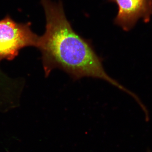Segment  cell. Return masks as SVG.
Listing matches in <instances>:
<instances>
[{
    "mask_svg": "<svg viewBox=\"0 0 152 152\" xmlns=\"http://www.w3.org/2000/svg\"><path fill=\"white\" fill-rule=\"evenodd\" d=\"M31 26V22L15 21L9 15L0 20V62L13 60L26 47L37 48L39 37L33 31Z\"/></svg>",
    "mask_w": 152,
    "mask_h": 152,
    "instance_id": "obj_2",
    "label": "cell"
},
{
    "mask_svg": "<svg viewBox=\"0 0 152 152\" xmlns=\"http://www.w3.org/2000/svg\"></svg>",
    "mask_w": 152,
    "mask_h": 152,
    "instance_id": "obj_4",
    "label": "cell"
},
{
    "mask_svg": "<svg viewBox=\"0 0 152 152\" xmlns=\"http://www.w3.org/2000/svg\"><path fill=\"white\" fill-rule=\"evenodd\" d=\"M116 3L118 11L115 19V24L126 31L135 26L139 19L145 23L151 20L152 15V0H108Z\"/></svg>",
    "mask_w": 152,
    "mask_h": 152,
    "instance_id": "obj_3",
    "label": "cell"
},
{
    "mask_svg": "<svg viewBox=\"0 0 152 152\" xmlns=\"http://www.w3.org/2000/svg\"><path fill=\"white\" fill-rule=\"evenodd\" d=\"M45 14V31L37 48L42 54L45 75L59 69L75 80L92 77L103 80L129 95L132 92L106 73L102 58L91 43L74 31L65 14L61 2L41 0Z\"/></svg>",
    "mask_w": 152,
    "mask_h": 152,
    "instance_id": "obj_1",
    "label": "cell"
}]
</instances>
